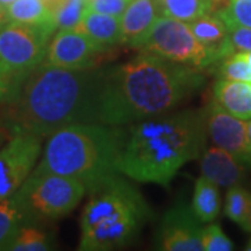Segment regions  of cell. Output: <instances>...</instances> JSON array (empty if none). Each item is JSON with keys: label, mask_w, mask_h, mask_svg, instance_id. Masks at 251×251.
<instances>
[{"label": "cell", "mask_w": 251, "mask_h": 251, "mask_svg": "<svg viewBox=\"0 0 251 251\" xmlns=\"http://www.w3.org/2000/svg\"><path fill=\"white\" fill-rule=\"evenodd\" d=\"M229 32V49L230 53L234 54L237 52H247L251 50V28L227 24Z\"/></svg>", "instance_id": "cell-28"}, {"label": "cell", "mask_w": 251, "mask_h": 251, "mask_svg": "<svg viewBox=\"0 0 251 251\" xmlns=\"http://www.w3.org/2000/svg\"><path fill=\"white\" fill-rule=\"evenodd\" d=\"M6 10L7 18L11 23L46 27L56 31L53 11L45 0H16Z\"/></svg>", "instance_id": "cell-19"}, {"label": "cell", "mask_w": 251, "mask_h": 251, "mask_svg": "<svg viewBox=\"0 0 251 251\" xmlns=\"http://www.w3.org/2000/svg\"><path fill=\"white\" fill-rule=\"evenodd\" d=\"M13 1H16V0H0V3H1L4 7H7V6H9V4H11Z\"/></svg>", "instance_id": "cell-37"}, {"label": "cell", "mask_w": 251, "mask_h": 251, "mask_svg": "<svg viewBox=\"0 0 251 251\" xmlns=\"http://www.w3.org/2000/svg\"><path fill=\"white\" fill-rule=\"evenodd\" d=\"M208 138L215 147L234 155L247 165L249 161V130L247 123L222 109L215 100L205 108Z\"/></svg>", "instance_id": "cell-12"}, {"label": "cell", "mask_w": 251, "mask_h": 251, "mask_svg": "<svg viewBox=\"0 0 251 251\" xmlns=\"http://www.w3.org/2000/svg\"><path fill=\"white\" fill-rule=\"evenodd\" d=\"M244 230L250 232L251 233V208H250V214H249V219H247V224L244 226Z\"/></svg>", "instance_id": "cell-36"}, {"label": "cell", "mask_w": 251, "mask_h": 251, "mask_svg": "<svg viewBox=\"0 0 251 251\" xmlns=\"http://www.w3.org/2000/svg\"><path fill=\"white\" fill-rule=\"evenodd\" d=\"M159 11L158 0H131L120 17V45L141 49Z\"/></svg>", "instance_id": "cell-13"}, {"label": "cell", "mask_w": 251, "mask_h": 251, "mask_svg": "<svg viewBox=\"0 0 251 251\" xmlns=\"http://www.w3.org/2000/svg\"><path fill=\"white\" fill-rule=\"evenodd\" d=\"M16 193L31 222L39 225L69 215L85 197L87 186L80 180L60 175L31 172Z\"/></svg>", "instance_id": "cell-6"}, {"label": "cell", "mask_w": 251, "mask_h": 251, "mask_svg": "<svg viewBox=\"0 0 251 251\" xmlns=\"http://www.w3.org/2000/svg\"><path fill=\"white\" fill-rule=\"evenodd\" d=\"M214 100L242 120L251 119V82L219 78L214 85Z\"/></svg>", "instance_id": "cell-17"}, {"label": "cell", "mask_w": 251, "mask_h": 251, "mask_svg": "<svg viewBox=\"0 0 251 251\" xmlns=\"http://www.w3.org/2000/svg\"><path fill=\"white\" fill-rule=\"evenodd\" d=\"M45 1H46V4L50 7V10H52V11H53V10L56 9V7L60 4V3H62V0H45Z\"/></svg>", "instance_id": "cell-34"}, {"label": "cell", "mask_w": 251, "mask_h": 251, "mask_svg": "<svg viewBox=\"0 0 251 251\" xmlns=\"http://www.w3.org/2000/svg\"><path fill=\"white\" fill-rule=\"evenodd\" d=\"M225 24H236L251 28V0H229L224 9L215 11Z\"/></svg>", "instance_id": "cell-26"}, {"label": "cell", "mask_w": 251, "mask_h": 251, "mask_svg": "<svg viewBox=\"0 0 251 251\" xmlns=\"http://www.w3.org/2000/svg\"><path fill=\"white\" fill-rule=\"evenodd\" d=\"M130 1L131 0H88L87 10L122 17V14L125 13L126 7L128 6Z\"/></svg>", "instance_id": "cell-30"}, {"label": "cell", "mask_w": 251, "mask_h": 251, "mask_svg": "<svg viewBox=\"0 0 251 251\" xmlns=\"http://www.w3.org/2000/svg\"><path fill=\"white\" fill-rule=\"evenodd\" d=\"M122 127L81 122L56 130L48 137L42 158L32 173H53L80 180L87 188L119 173Z\"/></svg>", "instance_id": "cell-5"}, {"label": "cell", "mask_w": 251, "mask_h": 251, "mask_svg": "<svg viewBox=\"0 0 251 251\" xmlns=\"http://www.w3.org/2000/svg\"><path fill=\"white\" fill-rule=\"evenodd\" d=\"M140 52L202 70L218 63L215 54L194 36L187 23L168 16L156 18Z\"/></svg>", "instance_id": "cell-7"}, {"label": "cell", "mask_w": 251, "mask_h": 251, "mask_svg": "<svg viewBox=\"0 0 251 251\" xmlns=\"http://www.w3.org/2000/svg\"><path fill=\"white\" fill-rule=\"evenodd\" d=\"M188 25L198 41L215 54L218 63L232 56L229 49L227 27L218 13H206L188 23Z\"/></svg>", "instance_id": "cell-15"}, {"label": "cell", "mask_w": 251, "mask_h": 251, "mask_svg": "<svg viewBox=\"0 0 251 251\" xmlns=\"http://www.w3.org/2000/svg\"><path fill=\"white\" fill-rule=\"evenodd\" d=\"M191 209L194 215L202 224L214 222L219 212H221V194L219 186H216L214 181L208 180L204 176L198 177L194 186Z\"/></svg>", "instance_id": "cell-20"}, {"label": "cell", "mask_w": 251, "mask_h": 251, "mask_svg": "<svg viewBox=\"0 0 251 251\" xmlns=\"http://www.w3.org/2000/svg\"><path fill=\"white\" fill-rule=\"evenodd\" d=\"M16 134L13 126L10 125L9 116H7V109L0 108V148L9 141L13 135Z\"/></svg>", "instance_id": "cell-31"}, {"label": "cell", "mask_w": 251, "mask_h": 251, "mask_svg": "<svg viewBox=\"0 0 251 251\" xmlns=\"http://www.w3.org/2000/svg\"><path fill=\"white\" fill-rule=\"evenodd\" d=\"M6 23H9V18H7V10L6 7L0 3V27L4 25Z\"/></svg>", "instance_id": "cell-32"}, {"label": "cell", "mask_w": 251, "mask_h": 251, "mask_svg": "<svg viewBox=\"0 0 251 251\" xmlns=\"http://www.w3.org/2000/svg\"><path fill=\"white\" fill-rule=\"evenodd\" d=\"M74 29L88 36L105 52L110 50L113 46L120 45L122 41L120 17L116 16L87 10L81 23Z\"/></svg>", "instance_id": "cell-16"}, {"label": "cell", "mask_w": 251, "mask_h": 251, "mask_svg": "<svg viewBox=\"0 0 251 251\" xmlns=\"http://www.w3.org/2000/svg\"><path fill=\"white\" fill-rule=\"evenodd\" d=\"M202 222L194 215L191 206L179 202L162 216L156 230V250L201 251Z\"/></svg>", "instance_id": "cell-10"}, {"label": "cell", "mask_w": 251, "mask_h": 251, "mask_svg": "<svg viewBox=\"0 0 251 251\" xmlns=\"http://www.w3.org/2000/svg\"><path fill=\"white\" fill-rule=\"evenodd\" d=\"M200 169L201 176L225 188L240 186L246 176V163L219 147L205 148L201 155Z\"/></svg>", "instance_id": "cell-14"}, {"label": "cell", "mask_w": 251, "mask_h": 251, "mask_svg": "<svg viewBox=\"0 0 251 251\" xmlns=\"http://www.w3.org/2000/svg\"><path fill=\"white\" fill-rule=\"evenodd\" d=\"M237 53L242 54L243 59L249 63V64H251V50H247V52H237Z\"/></svg>", "instance_id": "cell-35"}, {"label": "cell", "mask_w": 251, "mask_h": 251, "mask_svg": "<svg viewBox=\"0 0 251 251\" xmlns=\"http://www.w3.org/2000/svg\"><path fill=\"white\" fill-rule=\"evenodd\" d=\"M88 0H62L53 10L56 29H74L87 13Z\"/></svg>", "instance_id": "cell-24"}, {"label": "cell", "mask_w": 251, "mask_h": 251, "mask_svg": "<svg viewBox=\"0 0 251 251\" xmlns=\"http://www.w3.org/2000/svg\"><path fill=\"white\" fill-rule=\"evenodd\" d=\"M202 249L205 251H230L234 246L224 230L218 225L212 224L202 230Z\"/></svg>", "instance_id": "cell-27"}, {"label": "cell", "mask_w": 251, "mask_h": 251, "mask_svg": "<svg viewBox=\"0 0 251 251\" xmlns=\"http://www.w3.org/2000/svg\"><path fill=\"white\" fill-rule=\"evenodd\" d=\"M42 137L16 133L0 148V201L11 197L35 168Z\"/></svg>", "instance_id": "cell-9"}, {"label": "cell", "mask_w": 251, "mask_h": 251, "mask_svg": "<svg viewBox=\"0 0 251 251\" xmlns=\"http://www.w3.org/2000/svg\"><path fill=\"white\" fill-rule=\"evenodd\" d=\"M251 208V193L240 186H233L227 190L225 197V214L239 226L247 224Z\"/></svg>", "instance_id": "cell-23"}, {"label": "cell", "mask_w": 251, "mask_h": 251, "mask_svg": "<svg viewBox=\"0 0 251 251\" xmlns=\"http://www.w3.org/2000/svg\"><path fill=\"white\" fill-rule=\"evenodd\" d=\"M21 80H23L21 75L11 72L9 67L0 60V103H4L11 98V95L17 90Z\"/></svg>", "instance_id": "cell-29"}, {"label": "cell", "mask_w": 251, "mask_h": 251, "mask_svg": "<svg viewBox=\"0 0 251 251\" xmlns=\"http://www.w3.org/2000/svg\"><path fill=\"white\" fill-rule=\"evenodd\" d=\"M162 16L191 23L206 13H215V0H158Z\"/></svg>", "instance_id": "cell-21"}, {"label": "cell", "mask_w": 251, "mask_h": 251, "mask_svg": "<svg viewBox=\"0 0 251 251\" xmlns=\"http://www.w3.org/2000/svg\"><path fill=\"white\" fill-rule=\"evenodd\" d=\"M205 84L202 69L144 53L97 69L91 123L126 126L177 109Z\"/></svg>", "instance_id": "cell-1"}, {"label": "cell", "mask_w": 251, "mask_h": 251, "mask_svg": "<svg viewBox=\"0 0 251 251\" xmlns=\"http://www.w3.org/2000/svg\"><path fill=\"white\" fill-rule=\"evenodd\" d=\"M247 250L251 251V240H250V242H249V244H247Z\"/></svg>", "instance_id": "cell-38"}, {"label": "cell", "mask_w": 251, "mask_h": 251, "mask_svg": "<svg viewBox=\"0 0 251 251\" xmlns=\"http://www.w3.org/2000/svg\"><path fill=\"white\" fill-rule=\"evenodd\" d=\"M80 219V251L117 250L131 243L152 218L144 196L120 173L87 188Z\"/></svg>", "instance_id": "cell-4"}, {"label": "cell", "mask_w": 251, "mask_h": 251, "mask_svg": "<svg viewBox=\"0 0 251 251\" xmlns=\"http://www.w3.org/2000/svg\"><path fill=\"white\" fill-rule=\"evenodd\" d=\"M122 127L117 171L140 183L169 186L205 151V108L171 110Z\"/></svg>", "instance_id": "cell-2"}, {"label": "cell", "mask_w": 251, "mask_h": 251, "mask_svg": "<svg viewBox=\"0 0 251 251\" xmlns=\"http://www.w3.org/2000/svg\"><path fill=\"white\" fill-rule=\"evenodd\" d=\"M105 53L92 39L75 29H59L50 39L44 62L70 70L94 69Z\"/></svg>", "instance_id": "cell-11"}, {"label": "cell", "mask_w": 251, "mask_h": 251, "mask_svg": "<svg viewBox=\"0 0 251 251\" xmlns=\"http://www.w3.org/2000/svg\"><path fill=\"white\" fill-rule=\"evenodd\" d=\"M32 224L17 193L0 201V251L9 250L24 225Z\"/></svg>", "instance_id": "cell-18"}, {"label": "cell", "mask_w": 251, "mask_h": 251, "mask_svg": "<svg viewBox=\"0 0 251 251\" xmlns=\"http://www.w3.org/2000/svg\"><path fill=\"white\" fill-rule=\"evenodd\" d=\"M247 130H249V161H247V165L251 166V122L247 123Z\"/></svg>", "instance_id": "cell-33"}, {"label": "cell", "mask_w": 251, "mask_h": 251, "mask_svg": "<svg viewBox=\"0 0 251 251\" xmlns=\"http://www.w3.org/2000/svg\"><path fill=\"white\" fill-rule=\"evenodd\" d=\"M53 29L20 23L0 27V60L24 77L45 60Z\"/></svg>", "instance_id": "cell-8"}, {"label": "cell", "mask_w": 251, "mask_h": 251, "mask_svg": "<svg viewBox=\"0 0 251 251\" xmlns=\"http://www.w3.org/2000/svg\"><path fill=\"white\" fill-rule=\"evenodd\" d=\"M216 74L219 78L236 81H250L251 64L243 59L240 53H234L218 63Z\"/></svg>", "instance_id": "cell-25"}, {"label": "cell", "mask_w": 251, "mask_h": 251, "mask_svg": "<svg viewBox=\"0 0 251 251\" xmlns=\"http://www.w3.org/2000/svg\"><path fill=\"white\" fill-rule=\"evenodd\" d=\"M97 69L70 70L42 62L4 102L16 133L49 137L72 123L90 122Z\"/></svg>", "instance_id": "cell-3"}, {"label": "cell", "mask_w": 251, "mask_h": 251, "mask_svg": "<svg viewBox=\"0 0 251 251\" xmlns=\"http://www.w3.org/2000/svg\"><path fill=\"white\" fill-rule=\"evenodd\" d=\"M38 224L24 225L10 244L7 251H49L53 250V236L36 226Z\"/></svg>", "instance_id": "cell-22"}]
</instances>
